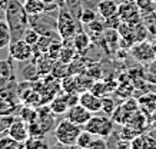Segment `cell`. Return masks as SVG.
I'll return each instance as SVG.
<instances>
[{
  "label": "cell",
  "instance_id": "cell-1",
  "mask_svg": "<svg viewBox=\"0 0 156 149\" xmlns=\"http://www.w3.org/2000/svg\"><path fill=\"white\" fill-rule=\"evenodd\" d=\"M5 20L7 22L12 32V40L14 39H22L24 32L30 26V20L23 3H20L19 0H9L7 9H6V17Z\"/></svg>",
  "mask_w": 156,
  "mask_h": 149
},
{
  "label": "cell",
  "instance_id": "cell-2",
  "mask_svg": "<svg viewBox=\"0 0 156 149\" xmlns=\"http://www.w3.org/2000/svg\"><path fill=\"white\" fill-rule=\"evenodd\" d=\"M82 132V126L76 125L69 119H62L57 126L55 128V136L59 144H62L66 148H73L76 146L77 136Z\"/></svg>",
  "mask_w": 156,
  "mask_h": 149
},
{
  "label": "cell",
  "instance_id": "cell-3",
  "mask_svg": "<svg viewBox=\"0 0 156 149\" xmlns=\"http://www.w3.org/2000/svg\"><path fill=\"white\" fill-rule=\"evenodd\" d=\"M85 129L89 130L90 133H93V135H99V136L108 138L113 132V120L110 119L109 116H103V115L93 116L92 115L89 122L85 125Z\"/></svg>",
  "mask_w": 156,
  "mask_h": 149
},
{
  "label": "cell",
  "instance_id": "cell-4",
  "mask_svg": "<svg viewBox=\"0 0 156 149\" xmlns=\"http://www.w3.org/2000/svg\"><path fill=\"white\" fill-rule=\"evenodd\" d=\"M57 33L63 40L73 37L76 34L75 17L70 15V12L66 9H60L57 16Z\"/></svg>",
  "mask_w": 156,
  "mask_h": 149
},
{
  "label": "cell",
  "instance_id": "cell-5",
  "mask_svg": "<svg viewBox=\"0 0 156 149\" xmlns=\"http://www.w3.org/2000/svg\"><path fill=\"white\" fill-rule=\"evenodd\" d=\"M7 49H9L10 58L17 62H26L33 55V46H30L23 37L12 40Z\"/></svg>",
  "mask_w": 156,
  "mask_h": 149
},
{
  "label": "cell",
  "instance_id": "cell-6",
  "mask_svg": "<svg viewBox=\"0 0 156 149\" xmlns=\"http://www.w3.org/2000/svg\"><path fill=\"white\" fill-rule=\"evenodd\" d=\"M118 16L122 22L130 24H139L142 23V16H140V10L136 6V3H122L119 5V10H118Z\"/></svg>",
  "mask_w": 156,
  "mask_h": 149
},
{
  "label": "cell",
  "instance_id": "cell-7",
  "mask_svg": "<svg viewBox=\"0 0 156 149\" xmlns=\"http://www.w3.org/2000/svg\"><path fill=\"white\" fill-rule=\"evenodd\" d=\"M66 115V119H69L70 122H73V123H76V125H80V126H85L87 122H89V119L92 118V112L87 111L85 106H82L79 102L77 103H75V105H72L69 109H67V112L65 113Z\"/></svg>",
  "mask_w": 156,
  "mask_h": 149
},
{
  "label": "cell",
  "instance_id": "cell-8",
  "mask_svg": "<svg viewBox=\"0 0 156 149\" xmlns=\"http://www.w3.org/2000/svg\"><path fill=\"white\" fill-rule=\"evenodd\" d=\"M132 55L133 58L137 59L139 62H152L153 59L156 58V52L155 49H153V46H152V43H149V42H136V43H133V48H132Z\"/></svg>",
  "mask_w": 156,
  "mask_h": 149
},
{
  "label": "cell",
  "instance_id": "cell-9",
  "mask_svg": "<svg viewBox=\"0 0 156 149\" xmlns=\"http://www.w3.org/2000/svg\"><path fill=\"white\" fill-rule=\"evenodd\" d=\"M7 133L14 138L16 140H19L22 144H24L26 140L30 138V129H29V123L24 122L23 119H14L13 123L10 125L7 129Z\"/></svg>",
  "mask_w": 156,
  "mask_h": 149
},
{
  "label": "cell",
  "instance_id": "cell-10",
  "mask_svg": "<svg viewBox=\"0 0 156 149\" xmlns=\"http://www.w3.org/2000/svg\"><path fill=\"white\" fill-rule=\"evenodd\" d=\"M79 103L82 106H85L86 109L90 111L92 113L102 112V98L95 95L90 90H83L79 95Z\"/></svg>",
  "mask_w": 156,
  "mask_h": 149
},
{
  "label": "cell",
  "instance_id": "cell-11",
  "mask_svg": "<svg viewBox=\"0 0 156 149\" xmlns=\"http://www.w3.org/2000/svg\"><path fill=\"white\" fill-rule=\"evenodd\" d=\"M118 10H119V5L115 0H100L98 3V12L105 20L116 16Z\"/></svg>",
  "mask_w": 156,
  "mask_h": 149
},
{
  "label": "cell",
  "instance_id": "cell-12",
  "mask_svg": "<svg viewBox=\"0 0 156 149\" xmlns=\"http://www.w3.org/2000/svg\"><path fill=\"white\" fill-rule=\"evenodd\" d=\"M130 148L133 149H156V139L151 135L139 133L130 140Z\"/></svg>",
  "mask_w": 156,
  "mask_h": 149
},
{
  "label": "cell",
  "instance_id": "cell-13",
  "mask_svg": "<svg viewBox=\"0 0 156 149\" xmlns=\"http://www.w3.org/2000/svg\"><path fill=\"white\" fill-rule=\"evenodd\" d=\"M69 108H70V105H69L66 96L55 98V99L50 102V106H49V109H50V112H52L53 115H65Z\"/></svg>",
  "mask_w": 156,
  "mask_h": 149
},
{
  "label": "cell",
  "instance_id": "cell-14",
  "mask_svg": "<svg viewBox=\"0 0 156 149\" xmlns=\"http://www.w3.org/2000/svg\"><path fill=\"white\" fill-rule=\"evenodd\" d=\"M23 6L29 16H34V15H40L46 12V5L43 3L42 0H24Z\"/></svg>",
  "mask_w": 156,
  "mask_h": 149
},
{
  "label": "cell",
  "instance_id": "cell-15",
  "mask_svg": "<svg viewBox=\"0 0 156 149\" xmlns=\"http://www.w3.org/2000/svg\"><path fill=\"white\" fill-rule=\"evenodd\" d=\"M12 42V32L6 20H0V49L9 48Z\"/></svg>",
  "mask_w": 156,
  "mask_h": 149
},
{
  "label": "cell",
  "instance_id": "cell-16",
  "mask_svg": "<svg viewBox=\"0 0 156 149\" xmlns=\"http://www.w3.org/2000/svg\"><path fill=\"white\" fill-rule=\"evenodd\" d=\"M16 109L17 103H14V99L0 96V115H13Z\"/></svg>",
  "mask_w": 156,
  "mask_h": 149
},
{
  "label": "cell",
  "instance_id": "cell-17",
  "mask_svg": "<svg viewBox=\"0 0 156 149\" xmlns=\"http://www.w3.org/2000/svg\"><path fill=\"white\" fill-rule=\"evenodd\" d=\"M95 138V135L90 133L89 130L83 129L80 132V135L77 136V140H76V148H80V149H90V144Z\"/></svg>",
  "mask_w": 156,
  "mask_h": 149
},
{
  "label": "cell",
  "instance_id": "cell-18",
  "mask_svg": "<svg viewBox=\"0 0 156 149\" xmlns=\"http://www.w3.org/2000/svg\"><path fill=\"white\" fill-rule=\"evenodd\" d=\"M22 148H24V144L12 138L9 133L0 138V149H22Z\"/></svg>",
  "mask_w": 156,
  "mask_h": 149
},
{
  "label": "cell",
  "instance_id": "cell-19",
  "mask_svg": "<svg viewBox=\"0 0 156 149\" xmlns=\"http://www.w3.org/2000/svg\"><path fill=\"white\" fill-rule=\"evenodd\" d=\"M89 36L86 33H83V32H80V33H77L73 36V49H76L77 52H83L85 49H87V46H89Z\"/></svg>",
  "mask_w": 156,
  "mask_h": 149
},
{
  "label": "cell",
  "instance_id": "cell-20",
  "mask_svg": "<svg viewBox=\"0 0 156 149\" xmlns=\"http://www.w3.org/2000/svg\"><path fill=\"white\" fill-rule=\"evenodd\" d=\"M139 102H140L139 106L143 109V112L152 113V112L156 111V96L155 95H146V96H143Z\"/></svg>",
  "mask_w": 156,
  "mask_h": 149
},
{
  "label": "cell",
  "instance_id": "cell-21",
  "mask_svg": "<svg viewBox=\"0 0 156 149\" xmlns=\"http://www.w3.org/2000/svg\"><path fill=\"white\" fill-rule=\"evenodd\" d=\"M42 139L43 138L30 135V138L24 142V148H27V149H46V148H49V145Z\"/></svg>",
  "mask_w": 156,
  "mask_h": 149
},
{
  "label": "cell",
  "instance_id": "cell-22",
  "mask_svg": "<svg viewBox=\"0 0 156 149\" xmlns=\"http://www.w3.org/2000/svg\"><path fill=\"white\" fill-rule=\"evenodd\" d=\"M40 37H42V34L39 33L36 29H33V27H29L26 32H24V34H23V39L27 42L30 46H37V43H39V40H40Z\"/></svg>",
  "mask_w": 156,
  "mask_h": 149
},
{
  "label": "cell",
  "instance_id": "cell-23",
  "mask_svg": "<svg viewBox=\"0 0 156 149\" xmlns=\"http://www.w3.org/2000/svg\"><path fill=\"white\" fill-rule=\"evenodd\" d=\"M90 92H93L95 95H98V96H100V98H103L106 93H109V85H108V83H105V82L98 80V83H93V85H92Z\"/></svg>",
  "mask_w": 156,
  "mask_h": 149
},
{
  "label": "cell",
  "instance_id": "cell-24",
  "mask_svg": "<svg viewBox=\"0 0 156 149\" xmlns=\"http://www.w3.org/2000/svg\"><path fill=\"white\" fill-rule=\"evenodd\" d=\"M14 67L12 65V60H0V75L3 76H9V77H13L14 76Z\"/></svg>",
  "mask_w": 156,
  "mask_h": 149
},
{
  "label": "cell",
  "instance_id": "cell-25",
  "mask_svg": "<svg viewBox=\"0 0 156 149\" xmlns=\"http://www.w3.org/2000/svg\"><path fill=\"white\" fill-rule=\"evenodd\" d=\"M16 119L13 115H0V135L7 132L10 125L13 123V120Z\"/></svg>",
  "mask_w": 156,
  "mask_h": 149
},
{
  "label": "cell",
  "instance_id": "cell-26",
  "mask_svg": "<svg viewBox=\"0 0 156 149\" xmlns=\"http://www.w3.org/2000/svg\"><path fill=\"white\" fill-rule=\"evenodd\" d=\"M115 109H116V105H115L113 99L110 98H102V112H105L106 115H113Z\"/></svg>",
  "mask_w": 156,
  "mask_h": 149
},
{
  "label": "cell",
  "instance_id": "cell-27",
  "mask_svg": "<svg viewBox=\"0 0 156 149\" xmlns=\"http://www.w3.org/2000/svg\"><path fill=\"white\" fill-rule=\"evenodd\" d=\"M36 118H37V115H36V111H33V109L23 108L22 112H20V119H23L27 123H33L34 120H36Z\"/></svg>",
  "mask_w": 156,
  "mask_h": 149
},
{
  "label": "cell",
  "instance_id": "cell-28",
  "mask_svg": "<svg viewBox=\"0 0 156 149\" xmlns=\"http://www.w3.org/2000/svg\"><path fill=\"white\" fill-rule=\"evenodd\" d=\"M79 19H80V23L89 24V23H92L93 20H96V13H95V12H93L92 9H85V10H83V12L80 13Z\"/></svg>",
  "mask_w": 156,
  "mask_h": 149
},
{
  "label": "cell",
  "instance_id": "cell-29",
  "mask_svg": "<svg viewBox=\"0 0 156 149\" xmlns=\"http://www.w3.org/2000/svg\"><path fill=\"white\" fill-rule=\"evenodd\" d=\"M109 146V144L105 140L103 136H99V135H95V138L90 144V149H106Z\"/></svg>",
  "mask_w": 156,
  "mask_h": 149
},
{
  "label": "cell",
  "instance_id": "cell-30",
  "mask_svg": "<svg viewBox=\"0 0 156 149\" xmlns=\"http://www.w3.org/2000/svg\"><path fill=\"white\" fill-rule=\"evenodd\" d=\"M136 6L139 7L140 12L147 13V12H153V0H135Z\"/></svg>",
  "mask_w": 156,
  "mask_h": 149
},
{
  "label": "cell",
  "instance_id": "cell-31",
  "mask_svg": "<svg viewBox=\"0 0 156 149\" xmlns=\"http://www.w3.org/2000/svg\"><path fill=\"white\" fill-rule=\"evenodd\" d=\"M87 27H89L90 32H95V33H100V32H103V23L99 22L98 19L93 20L92 23L87 24Z\"/></svg>",
  "mask_w": 156,
  "mask_h": 149
},
{
  "label": "cell",
  "instance_id": "cell-32",
  "mask_svg": "<svg viewBox=\"0 0 156 149\" xmlns=\"http://www.w3.org/2000/svg\"><path fill=\"white\" fill-rule=\"evenodd\" d=\"M7 3H9V0H0V20H5V17H6Z\"/></svg>",
  "mask_w": 156,
  "mask_h": 149
},
{
  "label": "cell",
  "instance_id": "cell-33",
  "mask_svg": "<svg viewBox=\"0 0 156 149\" xmlns=\"http://www.w3.org/2000/svg\"><path fill=\"white\" fill-rule=\"evenodd\" d=\"M42 2L46 6H48V5H55V3H56V0H42Z\"/></svg>",
  "mask_w": 156,
  "mask_h": 149
},
{
  "label": "cell",
  "instance_id": "cell-34",
  "mask_svg": "<svg viewBox=\"0 0 156 149\" xmlns=\"http://www.w3.org/2000/svg\"><path fill=\"white\" fill-rule=\"evenodd\" d=\"M152 46H153V49H155V52H156V39L152 42Z\"/></svg>",
  "mask_w": 156,
  "mask_h": 149
},
{
  "label": "cell",
  "instance_id": "cell-35",
  "mask_svg": "<svg viewBox=\"0 0 156 149\" xmlns=\"http://www.w3.org/2000/svg\"><path fill=\"white\" fill-rule=\"evenodd\" d=\"M153 3H156V0H153Z\"/></svg>",
  "mask_w": 156,
  "mask_h": 149
}]
</instances>
